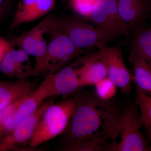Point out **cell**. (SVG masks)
<instances>
[{
	"label": "cell",
	"instance_id": "1",
	"mask_svg": "<svg viewBox=\"0 0 151 151\" xmlns=\"http://www.w3.org/2000/svg\"><path fill=\"white\" fill-rule=\"evenodd\" d=\"M76 95V107L62 134L64 145L84 140L104 145L112 138L121 113L109 101L96 94L81 92Z\"/></svg>",
	"mask_w": 151,
	"mask_h": 151
},
{
	"label": "cell",
	"instance_id": "2",
	"mask_svg": "<svg viewBox=\"0 0 151 151\" xmlns=\"http://www.w3.org/2000/svg\"><path fill=\"white\" fill-rule=\"evenodd\" d=\"M84 51L76 46L54 26L46 50L41 57L35 60L30 76L56 72L80 56Z\"/></svg>",
	"mask_w": 151,
	"mask_h": 151
},
{
	"label": "cell",
	"instance_id": "3",
	"mask_svg": "<svg viewBox=\"0 0 151 151\" xmlns=\"http://www.w3.org/2000/svg\"><path fill=\"white\" fill-rule=\"evenodd\" d=\"M76 103V94L55 104L52 103L45 111L39 122L29 142L30 147L36 148L62 134L68 125Z\"/></svg>",
	"mask_w": 151,
	"mask_h": 151
},
{
	"label": "cell",
	"instance_id": "4",
	"mask_svg": "<svg viewBox=\"0 0 151 151\" xmlns=\"http://www.w3.org/2000/svg\"><path fill=\"white\" fill-rule=\"evenodd\" d=\"M135 106L128 105L120 114L107 150H148L147 142L141 132L140 114Z\"/></svg>",
	"mask_w": 151,
	"mask_h": 151
},
{
	"label": "cell",
	"instance_id": "5",
	"mask_svg": "<svg viewBox=\"0 0 151 151\" xmlns=\"http://www.w3.org/2000/svg\"><path fill=\"white\" fill-rule=\"evenodd\" d=\"M87 21L96 28L106 43L119 36L130 37L127 25L118 10L117 0H99Z\"/></svg>",
	"mask_w": 151,
	"mask_h": 151
},
{
	"label": "cell",
	"instance_id": "6",
	"mask_svg": "<svg viewBox=\"0 0 151 151\" xmlns=\"http://www.w3.org/2000/svg\"><path fill=\"white\" fill-rule=\"evenodd\" d=\"M54 26L78 48L84 50L96 47L100 50L106 46L94 25L76 15H56Z\"/></svg>",
	"mask_w": 151,
	"mask_h": 151
},
{
	"label": "cell",
	"instance_id": "7",
	"mask_svg": "<svg viewBox=\"0 0 151 151\" xmlns=\"http://www.w3.org/2000/svg\"><path fill=\"white\" fill-rule=\"evenodd\" d=\"M55 16L51 12L34 27L14 37L12 44L35 57V60L38 59L46 50L49 41L47 36L51 35Z\"/></svg>",
	"mask_w": 151,
	"mask_h": 151
},
{
	"label": "cell",
	"instance_id": "8",
	"mask_svg": "<svg viewBox=\"0 0 151 151\" xmlns=\"http://www.w3.org/2000/svg\"><path fill=\"white\" fill-rule=\"evenodd\" d=\"M79 78L73 63L55 73L47 74L36 91L45 99L55 96H66L80 88Z\"/></svg>",
	"mask_w": 151,
	"mask_h": 151
},
{
	"label": "cell",
	"instance_id": "9",
	"mask_svg": "<svg viewBox=\"0 0 151 151\" xmlns=\"http://www.w3.org/2000/svg\"><path fill=\"white\" fill-rule=\"evenodd\" d=\"M99 50L108 67V77L122 93H129L132 90L133 76L124 62L122 49L118 47L106 46Z\"/></svg>",
	"mask_w": 151,
	"mask_h": 151
},
{
	"label": "cell",
	"instance_id": "10",
	"mask_svg": "<svg viewBox=\"0 0 151 151\" xmlns=\"http://www.w3.org/2000/svg\"><path fill=\"white\" fill-rule=\"evenodd\" d=\"M52 101L42 103L31 115L7 134L0 142V151L11 150L20 145L29 142L42 116Z\"/></svg>",
	"mask_w": 151,
	"mask_h": 151
},
{
	"label": "cell",
	"instance_id": "11",
	"mask_svg": "<svg viewBox=\"0 0 151 151\" xmlns=\"http://www.w3.org/2000/svg\"><path fill=\"white\" fill-rule=\"evenodd\" d=\"M78 73L80 87L94 86L108 76V67L100 50L78 56L72 62Z\"/></svg>",
	"mask_w": 151,
	"mask_h": 151
},
{
	"label": "cell",
	"instance_id": "12",
	"mask_svg": "<svg viewBox=\"0 0 151 151\" xmlns=\"http://www.w3.org/2000/svg\"><path fill=\"white\" fill-rule=\"evenodd\" d=\"M57 0H19L10 28L34 22L47 15L54 9Z\"/></svg>",
	"mask_w": 151,
	"mask_h": 151
},
{
	"label": "cell",
	"instance_id": "13",
	"mask_svg": "<svg viewBox=\"0 0 151 151\" xmlns=\"http://www.w3.org/2000/svg\"><path fill=\"white\" fill-rule=\"evenodd\" d=\"M118 10L129 32L144 27L151 11V0L132 3L118 2Z\"/></svg>",
	"mask_w": 151,
	"mask_h": 151
},
{
	"label": "cell",
	"instance_id": "14",
	"mask_svg": "<svg viewBox=\"0 0 151 151\" xmlns=\"http://www.w3.org/2000/svg\"><path fill=\"white\" fill-rule=\"evenodd\" d=\"M35 86L25 79L15 81L0 80V110L32 94Z\"/></svg>",
	"mask_w": 151,
	"mask_h": 151
},
{
	"label": "cell",
	"instance_id": "15",
	"mask_svg": "<svg viewBox=\"0 0 151 151\" xmlns=\"http://www.w3.org/2000/svg\"><path fill=\"white\" fill-rule=\"evenodd\" d=\"M45 98L35 90L27 97L13 114L0 127V135L8 134L22 121L31 115L41 105Z\"/></svg>",
	"mask_w": 151,
	"mask_h": 151
},
{
	"label": "cell",
	"instance_id": "16",
	"mask_svg": "<svg viewBox=\"0 0 151 151\" xmlns=\"http://www.w3.org/2000/svg\"><path fill=\"white\" fill-rule=\"evenodd\" d=\"M129 62L134 70L133 81L136 86L151 96V67L141 58L130 53Z\"/></svg>",
	"mask_w": 151,
	"mask_h": 151
},
{
	"label": "cell",
	"instance_id": "17",
	"mask_svg": "<svg viewBox=\"0 0 151 151\" xmlns=\"http://www.w3.org/2000/svg\"><path fill=\"white\" fill-rule=\"evenodd\" d=\"M131 53L145 60L151 67V26L136 30L132 38Z\"/></svg>",
	"mask_w": 151,
	"mask_h": 151
},
{
	"label": "cell",
	"instance_id": "18",
	"mask_svg": "<svg viewBox=\"0 0 151 151\" xmlns=\"http://www.w3.org/2000/svg\"><path fill=\"white\" fill-rule=\"evenodd\" d=\"M136 104L140 111L142 124L146 129H151V96L136 86Z\"/></svg>",
	"mask_w": 151,
	"mask_h": 151
},
{
	"label": "cell",
	"instance_id": "19",
	"mask_svg": "<svg viewBox=\"0 0 151 151\" xmlns=\"http://www.w3.org/2000/svg\"><path fill=\"white\" fill-rule=\"evenodd\" d=\"M99 0H68V5L76 15L87 21Z\"/></svg>",
	"mask_w": 151,
	"mask_h": 151
},
{
	"label": "cell",
	"instance_id": "20",
	"mask_svg": "<svg viewBox=\"0 0 151 151\" xmlns=\"http://www.w3.org/2000/svg\"><path fill=\"white\" fill-rule=\"evenodd\" d=\"M0 70L3 74L9 77H16L19 79L26 78L14 60L10 49L0 63Z\"/></svg>",
	"mask_w": 151,
	"mask_h": 151
},
{
	"label": "cell",
	"instance_id": "21",
	"mask_svg": "<svg viewBox=\"0 0 151 151\" xmlns=\"http://www.w3.org/2000/svg\"><path fill=\"white\" fill-rule=\"evenodd\" d=\"M96 95L101 100L109 101L116 95L117 86L108 76L94 85Z\"/></svg>",
	"mask_w": 151,
	"mask_h": 151
},
{
	"label": "cell",
	"instance_id": "22",
	"mask_svg": "<svg viewBox=\"0 0 151 151\" xmlns=\"http://www.w3.org/2000/svg\"><path fill=\"white\" fill-rule=\"evenodd\" d=\"M10 50L17 65L24 73L26 78L29 77L33 68L31 64L29 55L22 49L18 47L15 48L12 44Z\"/></svg>",
	"mask_w": 151,
	"mask_h": 151
},
{
	"label": "cell",
	"instance_id": "23",
	"mask_svg": "<svg viewBox=\"0 0 151 151\" xmlns=\"http://www.w3.org/2000/svg\"><path fill=\"white\" fill-rule=\"evenodd\" d=\"M105 150L104 145L99 142L90 140H84L65 145L61 151H98Z\"/></svg>",
	"mask_w": 151,
	"mask_h": 151
},
{
	"label": "cell",
	"instance_id": "24",
	"mask_svg": "<svg viewBox=\"0 0 151 151\" xmlns=\"http://www.w3.org/2000/svg\"><path fill=\"white\" fill-rule=\"evenodd\" d=\"M27 97L18 100L0 110V127L13 114L17 108Z\"/></svg>",
	"mask_w": 151,
	"mask_h": 151
},
{
	"label": "cell",
	"instance_id": "25",
	"mask_svg": "<svg viewBox=\"0 0 151 151\" xmlns=\"http://www.w3.org/2000/svg\"><path fill=\"white\" fill-rule=\"evenodd\" d=\"M11 46L12 43L0 36V63L7 52L9 50Z\"/></svg>",
	"mask_w": 151,
	"mask_h": 151
},
{
	"label": "cell",
	"instance_id": "26",
	"mask_svg": "<svg viewBox=\"0 0 151 151\" xmlns=\"http://www.w3.org/2000/svg\"><path fill=\"white\" fill-rule=\"evenodd\" d=\"M12 2V0H0V21L8 11Z\"/></svg>",
	"mask_w": 151,
	"mask_h": 151
},
{
	"label": "cell",
	"instance_id": "27",
	"mask_svg": "<svg viewBox=\"0 0 151 151\" xmlns=\"http://www.w3.org/2000/svg\"><path fill=\"white\" fill-rule=\"evenodd\" d=\"M148 0H117V1L122 3H132L135 2L144 1Z\"/></svg>",
	"mask_w": 151,
	"mask_h": 151
},
{
	"label": "cell",
	"instance_id": "28",
	"mask_svg": "<svg viewBox=\"0 0 151 151\" xmlns=\"http://www.w3.org/2000/svg\"><path fill=\"white\" fill-rule=\"evenodd\" d=\"M146 131L151 144V129H146Z\"/></svg>",
	"mask_w": 151,
	"mask_h": 151
}]
</instances>
